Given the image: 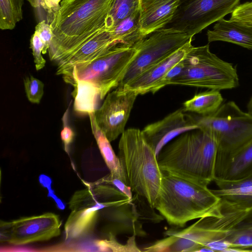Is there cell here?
<instances>
[{"label":"cell","mask_w":252,"mask_h":252,"mask_svg":"<svg viewBox=\"0 0 252 252\" xmlns=\"http://www.w3.org/2000/svg\"><path fill=\"white\" fill-rule=\"evenodd\" d=\"M183 63L182 71L170 85L219 91L234 89L239 85L236 67L212 53L208 44L193 46Z\"/></svg>","instance_id":"cell-7"},{"label":"cell","mask_w":252,"mask_h":252,"mask_svg":"<svg viewBox=\"0 0 252 252\" xmlns=\"http://www.w3.org/2000/svg\"><path fill=\"white\" fill-rule=\"evenodd\" d=\"M103 183L114 186L124 196L130 200H132V191L131 188L122 180L117 178L112 177L109 174L95 182L96 184H102Z\"/></svg>","instance_id":"cell-33"},{"label":"cell","mask_w":252,"mask_h":252,"mask_svg":"<svg viewBox=\"0 0 252 252\" xmlns=\"http://www.w3.org/2000/svg\"><path fill=\"white\" fill-rule=\"evenodd\" d=\"M248 112L252 115V95L247 105Z\"/></svg>","instance_id":"cell-37"},{"label":"cell","mask_w":252,"mask_h":252,"mask_svg":"<svg viewBox=\"0 0 252 252\" xmlns=\"http://www.w3.org/2000/svg\"><path fill=\"white\" fill-rule=\"evenodd\" d=\"M138 95L135 91L117 87L107 94L101 106L94 112L97 125L110 142L125 130Z\"/></svg>","instance_id":"cell-12"},{"label":"cell","mask_w":252,"mask_h":252,"mask_svg":"<svg viewBox=\"0 0 252 252\" xmlns=\"http://www.w3.org/2000/svg\"><path fill=\"white\" fill-rule=\"evenodd\" d=\"M44 47V43L35 32L32 35L30 40V48L32 50L34 63L36 70L42 69L45 65L46 60L42 56Z\"/></svg>","instance_id":"cell-29"},{"label":"cell","mask_w":252,"mask_h":252,"mask_svg":"<svg viewBox=\"0 0 252 252\" xmlns=\"http://www.w3.org/2000/svg\"><path fill=\"white\" fill-rule=\"evenodd\" d=\"M223 99L220 91L210 90L195 94L183 103L185 112H190L201 116L214 113L221 105Z\"/></svg>","instance_id":"cell-22"},{"label":"cell","mask_w":252,"mask_h":252,"mask_svg":"<svg viewBox=\"0 0 252 252\" xmlns=\"http://www.w3.org/2000/svg\"><path fill=\"white\" fill-rule=\"evenodd\" d=\"M209 43L224 41L252 50V27L223 18L207 32Z\"/></svg>","instance_id":"cell-18"},{"label":"cell","mask_w":252,"mask_h":252,"mask_svg":"<svg viewBox=\"0 0 252 252\" xmlns=\"http://www.w3.org/2000/svg\"><path fill=\"white\" fill-rule=\"evenodd\" d=\"M138 49L118 44L88 65L63 78L73 88L74 110L88 114L97 109L99 101L117 88Z\"/></svg>","instance_id":"cell-2"},{"label":"cell","mask_w":252,"mask_h":252,"mask_svg":"<svg viewBox=\"0 0 252 252\" xmlns=\"http://www.w3.org/2000/svg\"><path fill=\"white\" fill-rule=\"evenodd\" d=\"M24 85L28 99L32 103L39 104L44 94V84L32 75L24 79Z\"/></svg>","instance_id":"cell-27"},{"label":"cell","mask_w":252,"mask_h":252,"mask_svg":"<svg viewBox=\"0 0 252 252\" xmlns=\"http://www.w3.org/2000/svg\"><path fill=\"white\" fill-rule=\"evenodd\" d=\"M180 0H139L141 32L145 38L172 20Z\"/></svg>","instance_id":"cell-16"},{"label":"cell","mask_w":252,"mask_h":252,"mask_svg":"<svg viewBox=\"0 0 252 252\" xmlns=\"http://www.w3.org/2000/svg\"><path fill=\"white\" fill-rule=\"evenodd\" d=\"M192 39L186 33L170 28H163L153 32L134 45L137 52L118 87H124Z\"/></svg>","instance_id":"cell-8"},{"label":"cell","mask_w":252,"mask_h":252,"mask_svg":"<svg viewBox=\"0 0 252 252\" xmlns=\"http://www.w3.org/2000/svg\"><path fill=\"white\" fill-rule=\"evenodd\" d=\"M183 108L176 110L162 119L146 126L142 130L157 156L169 142L186 132L198 129L190 114Z\"/></svg>","instance_id":"cell-13"},{"label":"cell","mask_w":252,"mask_h":252,"mask_svg":"<svg viewBox=\"0 0 252 252\" xmlns=\"http://www.w3.org/2000/svg\"><path fill=\"white\" fill-rule=\"evenodd\" d=\"M190 115L198 129L211 133L218 141L216 175L229 158L252 141V115L233 101L221 104L210 115Z\"/></svg>","instance_id":"cell-6"},{"label":"cell","mask_w":252,"mask_h":252,"mask_svg":"<svg viewBox=\"0 0 252 252\" xmlns=\"http://www.w3.org/2000/svg\"><path fill=\"white\" fill-rule=\"evenodd\" d=\"M95 245L101 252H141L137 246L135 236L129 238L126 243L122 245L117 241L112 234L108 240H99L95 242Z\"/></svg>","instance_id":"cell-26"},{"label":"cell","mask_w":252,"mask_h":252,"mask_svg":"<svg viewBox=\"0 0 252 252\" xmlns=\"http://www.w3.org/2000/svg\"><path fill=\"white\" fill-rule=\"evenodd\" d=\"M191 42L192 39L122 88L135 91L139 94L156 93L158 85L162 78L174 65L186 57L193 47Z\"/></svg>","instance_id":"cell-15"},{"label":"cell","mask_w":252,"mask_h":252,"mask_svg":"<svg viewBox=\"0 0 252 252\" xmlns=\"http://www.w3.org/2000/svg\"><path fill=\"white\" fill-rule=\"evenodd\" d=\"M232 247L247 249L252 247V202L245 209L235 226L225 239Z\"/></svg>","instance_id":"cell-23"},{"label":"cell","mask_w":252,"mask_h":252,"mask_svg":"<svg viewBox=\"0 0 252 252\" xmlns=\"http://www.w3.org/2000/svg\"><path fill=\"white\" fill-rule=\"evenodd\" d=\"M33 8L43 10L47 14L51 23L54 14L59 10L63 0H27Z\"/></svg>","instance_id":"cell-30"},{"label":"cell","mask_w":252,"mask_h":252,"mask_svg":"<svg viewBox=\"0 0 252 252\" xmlns=\"http://www.w3.org/2000/svg\"><path fill=\"white\" fill-rule=\"evenodd\" d=\"M197 252H214V251L210 248L205 246L200 249Z\"/></svg>","instance_id":"cell-38"},{"label":"cell","mask_w":252,"mask_h":252,"mask_svg":"<svg viewBox=\"0 0 252 252\" xmlns=\"http://www.w3.org/2000/svg\"><path fill=\"white\" fill-rule=\"evenodd\" d=\"M215 252H225L226 250L232 247L231 244L225 239L211 241L205 246Z\"/></svg>","instance_id":"cell-34"},{"label":"cell","mask_w":252,"mask_h":252,"mask_svg":"<svg viewBox=\"0 0 252 252\" xmlns=\"http://www.w3.org/2000/svg\"><path fill=\"white\" fill-rule=\"evenodd\" d=\"M115 45H117L113 40L110 32L104 30L57 65L56 74L63 78L65 77L74 70L92 63Z\"/></svg>","instance_id":"cell-14"},{"label":"cell","mask_w":252,"mask_h":252,"mask_svg":"<svg viewBox=\"0 0 252 252\" xmlns=\"http://www.w3.org/2000/svg\"><path fill=\"white\" fill-rule=\"evenodd\" d=\"M34 32L37 33L44 43V47L42 54H45L50 47L54 37L51 26L46 20H42L35 26Z\"/></svg>","instance_id":"cell-31"},{"label":"cell","mask_w":252,"mask_h":252,"mask_svg":"<svg viewBox=\"0 0 252 252\" xmlns=\"http://www.w3.org/2000/svg\"><path fill=\"white\" fill-rule=\"evenodd\" d=\"M68 109L63 116V127L61 132V138L63 144L64 150L67 153H69L70 146L75 137V133L68 123Z\"/></svg>","instance_id":"cell-32"},{"label":"cell","mask_w":252,"mask_h":252,"mask_svg":"<svg viewBox=\"0 0 252 252\" xmlns=\"http://www.w3.org/2000/svg\"><path fill=\"white\" fill-rule=\"evenodd\" d=\"M112 0L62 1L50 23L54 37L48 50L50 60L56 66L106 30Z\"/></svg>","instance_id":"cell-1"},{"label":"cell","mask_w":252,"mask_h":252,"mask_svg":"<svg viewBox=\"0 0 252 252\" xmlns=\"http://www.w3.org/2000/svg\"><path fill=\"white\" fill-rule=\"evenodd\" d=\"M118 157L126 185L154 208L161 188L163 172L154 149L142 130L130 128L124 131L119 140Z\"/></svg>","instance_id":"cell-5"},{"label":"cell","mask_w":252,"mask_h":252,"mask_svg":"<svg viewBox=\"0 0 252 252\" xmlns=\"http://www.w3.org/2000/svg\"><path fill=\"white\" fill-rule=\"evenodd\" d=\"M61 221L52 213L0 220V240L15 245L49 240L61 233Z\"/></svg>","instance_id":"cell-10"},{"label":"cell","mask_w":252,"mask_h":252,"mask_svg":"<svg viewBox=\"0 0 252 252\" xmlns=\"http://www.w3.org/2000/svg\"><path fill=\"white\" fill-rule=\"evenodd\" d=\"M139 0H113L106 21L109 31L139 9Z\"/></svg>","instance_id":"cell-25"},{"label":"cell","mask_w":252,"mask_h":252,"mask_svg":"<svg viewBox=\"0 0 252 252\" xmlns=\"http://www.w3.org/2000/svg\"><path fill=\"white\" fill-rule=\"evenodd\" d=\"M230 20L252 27V1L237 6L231 13Z\"/></svg>","instance_id":"cell-28"},{"label":"cell","mask_w":252,"mask_h":252,"mask_svg":"<svg viewBox=\"0 0 252 252\" xmlns=\"http://www.w3.org/2000/svg\"><path fill=\"white\" fill-rule=\"evenodd\" d=\"M24 0H0V28L13 29L23 18Z\"/></svg>","instance_id":"cell-24"},{"label":"cell","mask_w":252,"mask_h":252,"mask_svg":"<svg viewBox=\"0 0 252 252\" xmlns=\"http://www.w3.org/2000/svg\"><path fill=\"white\" fill-rule=\"evenodd\" d=\"M95 199V198H93V197H88V198H87V199L86 200V202H85V203L84 205H86V204H87V203H88H88H89V202H90V200H91V199ZM123 199L125 200V203H124V204H126V203H129V202H130V200H129V199H128L127 198L125 197V198H124ZM97 199V200H99V199ZM97 199H96V200H97ZM81 206H82V205H81Z\"/></svg>","instance_id":"cell-36"},{"label":"cell","mask_w":252,"mask_h":252,"mask_svg":"<svg viewBox=\"0 0 252 252\" xmlns=\"http://www.w3.org/2000/svg\"><path fill=\"white\" fill-rule=\"evenodd\" d=\"M166 237L145 248L147 252H197L208 243L225 239L226 234L214 229L208 217L199 220L189 227L180 230H169Z\"/></svg>","instance_id":"cell-11"},{"label":"cell","mask_w":252,"mask_h":252,"mask_svg":"<svg viewBox=\"0 0 252 252\" xmlns=\"http://www.w3.org/2000/svg\"><path fill=\"white\" fill-rule=\"evenodd\" d=\"M108 31L116 45L132 47L144 39L140 29L139 9Z\"/></svg>","instance_id":"cell-20"},{"label":"cell","mask_w":252,"mask_h":252,"mask_svg":"<svg viewBox=\"0 0 252 252\" xmlns=\"http://www.w3.org/2000/svg\"><path fill=\"white\" fill-rule=\"evenodd\" d=\"M119 200L102 201L94 200L91 203L71 210L64 225L66 239L83 238L93 231L99 211L105 207L120 205Z\"/></svg>","instance_id":"cell-17"},{"label":"cell","mask_w":252,"mask_h":252,"mask_svg":"<svg viewBox=\"0 0 252 252\" xmlns=\"http://www.w3.org/2000/svg\"><path fill=\"white\" fill-rule=\"evenodd\" d=\"M94 200H96V199H92L90 200L89 203L87 204H90V203H91ZM120 205H122V204H124L125 203V200L124 199H120Z\"/></svg>","instance_id":"cell-39"},{"label":"cell","mask_w":252,"mask_h":252,"mask_svg":"<svg viewBox=\"0 0 252 252\" xmlns=\"http://www.w3.org/2000/svg\"><path fill=\"white\" fill-rule=\"evenodd\" d=\"M218 150L213 134L195 129L173 139L157 158L163 172L208 186L215 179Z\"/></svg>","instance_id":"cell-3"},{"label":"cell","mask_w":252,"mask_h":252,"mask_svg":"<svg viewBox=\"0 0 252 252\" xmlns=\"http://www.w3.org/2000/svg\"><path fill=\"white\" fill-rule=\"evenodd\" d=\"M40 183L45 187L48 189L49 190L51 189V180L48 177L42 175L39 177Z\"/></svg>","instance_id":"cell-35"},{"label":"cell","mask_w":252,"mask_h":252,"mask_svg":"<svg viewBox=\"0 0 252 252\" xmlns=\"http://www.w3.org/2000/svg\"><path fill=\"white\" fill-rule=\"evenodd\" d=\"M240 0H180L172 20L164 28L192 37L219 21L238 6Z\"/></svg>","instance_id":"cell-9"},{"label":"cell","mask_w":252,"mask_h":252,"mask_svg":"<svg viewBox=\"0 0 252 252\" xmlns=\"http://www.w3.org/2000/svg\"><path fill=\"white\" fill-rule=\"evenodd\" d=\"M252 178V141L229 158L214 181L236 182Z\"/></svg>","instance_id":"cell-19"},{"label":"cell","mask_w":252,"mask_h":252,"mask_svg":"<svg viewBox=\"0 0 252 252\" xmlns=\"http://www.w3.org/2000/svg\"><path fill=\"white\" fill-rule=\"evenodd\" d=\"M91 129L101 156L110 170L109 175L125 183L124 172L118 156H116L109 140L99 128L95 121L94 112L88 114Z\"/></svg>","instance_id":"cell-21"},{"label":"cell","mask_w":252,"mask_h":252,"mask_svg":"<svg viewBox=\"0 0 252 252\" xmlns=\"http://www.w3.org/2000/svg\"><path fill=\"white\" fill-rule=\"evenodd\" d=\"M220 201L207 186L163 172L154 208L169 224L183 227L193 220L219 217Z\"/></svg>","instance_id":"cell-4"}]
</instances>
